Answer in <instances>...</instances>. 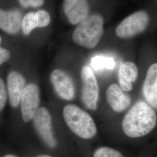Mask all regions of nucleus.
Wrapping results in <instances>:
<instances>
[{"label":"nucleus","instance_id":"19","mask_svg":"<svg viewBox=\"0 0 157 157\" xmlns=\"http://www.w3.org/2000/svg\"><path fill=\"white\" fill-rule=\"evenodd\" d=\"M7 98V93L6 84L4 80L0 78V112L6 106Z\"/></svg>","mask_w":157,"mask_h":157},{"label":"nucleus","instance_id":"12","mask_svg":"<svg viewBox=\"0 0 157 157\" xmlns=\"http://www.w3.org/2000/svg\"><path fill=\"white\" fill-rule=\"evenodd\" d=\"M106 98L109 105L115 112H123L131 104L130 96L117 84H112L108 87Z\"/></svg>","mask_w":157,"mask_h":157},{"label":"nucleus","instance_id":"5","mask_svg":"<svg viewBox=\"0 0 157 157\" xmlns=\"http://www.w3.org/2000/svg\"><path fill=\"white\" fill-rule=\"evenodd\" d=\"M82 80V100L85 107L94 111L97 109L99 97V87L95 75L88 66H84L81 72Z\"/></svg>","mask_w":157,"mask_h":157},{"label":"nucleus","instance_id":"21","mask_svg":"<svg viewBox=\"0 0 157 157\" xmlns=\"http://www.w3.org/2000/svg\"><path fill=\"white\" fill-rule=\"evenodd\" d=\"M1 37H0V65H2L11 58V53L7 49L1 47Z\"/></svg>","mask_w":157,"mask_h":157},{"label":"nucleus","instance_id":"18","mask_svg":"<svg viewBox=\"0 0 157 157\" xmlns=\"http://www.w3.org/2000/svg\"><path fill=\"white\" fill-rule=\"evenodd\" d=\"M38 28H44L47 26L51 21L50 14L44 10L39 11L35 13Z\"/></svg>","mask_w":157,"mask_h":157},{"label":"nucleus","instance_id":"16","mask_svg":"<svg viewBox=\"0 0 157 157\" xmlns=\"http://www.w3.org/2000/svg\"><path fill=\"white\" fill-rule=\"evenodd\" d=\"M38 28L37 19L34 12H29L23 17L21 28L23 33L28 35L34 29Z\"/></svg>","mask_w":157,"mask_h":157},{"label":"nucleus","instance_id":"9","mask_svg":"<svg viewBox=\"0 0 157 157\" xmlns=\"http://www.w3.org/2000/svg\"><path fill=\"white\" fill-rule=\"evenodd\" d=\"M63 10L69 22L72 25H77L89 15L88 1L64 0Z\"/></svg>","mask_w":157,"mask_h":157},{"label":"nucleus","instance_id":"8","mask_svg":"<svg viewBox=\"0 0 157 157\" xmlns=\"http://www.w3.org/2000/svg\"><path fill=\"white\" fill-rule=\"evenodd\" d=\"M50 80L57 94L65 100H72L75 96V87L71 78L61 69H55Z\"/></svg>","mask_w":157,"mask_h":157},{"label":"nucleus","instance_id":"2","mask_svg":"<svg viewBox=\"0 0 157 157\" xmlns=\"http://www.w3.org/2000/svg\"><path fill=\"white\" fill-rule=\"evenodd\" d=\"M104 19L101 15H88L79 23L72 34L73 42L87 49L95 47L104 33Z\"/></svg>","mask_w":157,"mask_h":157},{"label":"nucleus","instance_id":"17","mask_svg":"<svg viewBox=\"0 0 157 157\" xmlns=\"http://www.w3.org/2000/svg\"><path fill=\"white\" fill-rule=\"evenodd\" d=\"M94 157H124L117 150L110 147H102L97 148L94 154Z\"/></svg>","mask_w":157,"mask_h":157},{"label":"nucleus","instance_id":"23","mask_svg":"<svg viewBox=\"0 0 157 157\" xmlns=\"http://www.w3.org/2000/svg\"><path fill=\"white\" fill-rule=\"evenodd\" d=\"M36 157H52L50 155H40L39 156H37Z\"/></svg>","mask_w":157,"mask_h":157},{"label":"nucleus","instance_id":"13","mask_svg":"<svg viewBox=\"0 0 157 157\" xmlns=\"http://www.w3.org/2000/svg\"><path fill=\"white\" fill-rule=\"evenodd\" d=\"M25 87V79L21 73L12 71L7 77V89L11 106L16 108L19 104Z\"/></svg>","mask_w":157,"mask_h":157},{"label":"nucleus","instance_id":"7","mask_svg":"<svg viewBox=\"0 0 157 157\" xmlns=\"http://www.w3.org/2000/svg\"><path fill=\"white\" fill-rule=\"evenodd\" d=\"M20 102L23 121L28 123L33 119L39 107L40 91L38 86L34 83L25 86Z\"/></svg>","mask_w":157,"mask_h":157},{"label":"nucleus","instance_id":"20","mask_svg":"<svg viewBox=\"0 0 157 157\" xmlns=\"http://www.w3.org/2000/svg\"><path fill=\"white\" fill-rule=\"evenodd\" d=\"M19 4L24 8L33 7L37 8L43 6L44 2V0H18Z\"/></svg>","mask_w":157,"mask_h":157},{"label":"nucleus","instance_id":"3","mask_svg":"<svg viewBox=\"0 0 157 157\" xmlns=\"http://www.w3.org/2000/svg\"><path fill=\"white\" fill-rule=\"evenodd\" d=\"M63 116L68 127L75 134L83 139H90L97 133L93 119L87 112L75 104L64 107Z\"/></svg>","mask_w":157,"mask_h":157},{"label":"nucleus","instance_id":"24","mask_svg":"<svg viewBox=\"0 0 157 157\" xmlns=\"http://www.w3.org/2000/svg\"></svg>","mask_w":157,"mask_h":157},{"label":"nucleus","instance_id":"11","mask_svg":"<svg viewBox=\"0 0 157 157\" xmlns=\"http://www.w3.org/2000/svg\"><path fill=\"white\" fill-rule=\"evenodd\" d=\"M22 13L17 9H0V29L10 34H17L21 29Z\"/></svg>","mask_w":157,"mask_h":157},{"label":"nucleus","instance_id":"4","mask_svg":"<svg viewBox=\"0 0 157 157\" xmlns=\"http://www.w3.org/2000/svg\"><path fill=\"white\" fill-rule=\"evenodd\" d=\"M149 22L150 17L146 11L135 12L118 25L115 29V33L121 39H130L144 32Z\"/></svg>","mask_w":157,"mask_h":157},{"label":"nucleus","instance_id":"22","mask_svg":"<svg viewBox=\"0 0 157 157\" xmlns=\"http://www.w3.org/2000/svg\"><path fill=\"white\" fill-rule=\"evenodd\" d=\"M3 157H17L15 155H12V154H8V155H6L5 156H4Z\"/></svg>","mask_w":157,"mask_h":157},{"label":"nucleus","instance_id":"15","mask_svg":"<svg viewBox=\"0 0 157 157\" xmlns=\"http://www.w3.org/2000/svg\"><path fill=\"white\" fill-rule=\"evenodd\" d=\"M91 65L96 71H101L105 69L111 70L115 67V62L111 57L95 56L91 59Z\"/></svg>","mask_w":157,"mask_h":157},{"label":"nucleus","instance_id":"1","mask_svg":"<svg viewBox=\"0 0 157 157\" xmlns=\"http://www.w3.org/2000/svg\"><path fill=\"white\" fill-rule=\"evenodd\" d=\"M157 118L154 109L146 102H137L124 118L122 129L124 134L132 138L148 135L156 126Z\"/></svg>","mask_w":157,"mask_h":157},{"label":"nucleus","instance_id":"6","mask_svg":"<svg viewBox=\"0 0 157 157\" xmlns=\"http://www.w3.org/2000/svg\"><path fill=\"white\" fill-rule=\"evenodd\" d=\"M33 119L36 130L45 144L50 148L56 147L57 143L53 132L52 118L48 109L44 107L40 108Z\"/></svg>","mask_w":157,"mask_h":157},{"label":"nucleus","instance_id":"10","mask_svg":"<svg viewBox=\"0 0 157 157\" xmlns=\"http://www.w3.org/2000/svg\"><path fill=\"white\" fill-rule=\"evenodd\" d=\"M142 92L146 102L157 110V63L152 64L148 68Z\"/></svg>","mask_w":157,"mask_h":157},{"label":"nucleus","instance_id":"14","mask_svg":"<svg viewBox=\"0 0 157 157\" xmlns=\"http://www.w3.org/2000/svg\"><path fill=\"white\" fill-rule=\"evenodd\" d=\"M138 76V69L135 63L124 62L120 65L118 80L120 87L124 91H130L133 89V83Z\"/></svg>","mask_w":157,"mask_h":157}]
</instances>
